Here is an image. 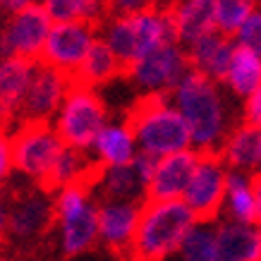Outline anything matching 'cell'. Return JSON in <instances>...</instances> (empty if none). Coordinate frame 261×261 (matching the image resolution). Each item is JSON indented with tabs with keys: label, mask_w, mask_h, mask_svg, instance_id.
Here are the masks:
<instances>
[{
	"label": "cell",
	"mask_w": 261,
	"mask_h": 261,
	"mask_svg": "<svg viewBox=\"0 0 261 261\" xmlns=\"http://www.w3.org/2000/svg\"><path fill=\"white\" fill-rule=\"evenodd\" d=\"M194 223L197 218L185 199H144L129 247L120 261H163L168 254L180 249Z\"/></svg>",
	"instance_id": "6da1fadb"
},
{
	"label": "cell",
	"mask_w": 261,
	"mask_h": 261,
	"mask_svg": "<svg viewBox=\"0 0 261 261\" xmlns=\"http://www.w3.org/2000/svg\"><path fill=\"white\" fill-rule=\"evenodd\" d=\"M170 96L173 91L151 89L129 103L122 118V127L129 132V137L142 144V151H149L153 156L182 151L192 142L187 120L182 118L180 111H173L168 106Z\"/></svg>",
	"instance_id": "7a4b0ae2"
},
{
	"label": "cell",
	"mask_w": 261,
	"mask_h": 261,
	"mask_svg": "<svg viewBox=\"0 0 261 261\" xmlns=\"http://www.w3.org/2000/svg\"><path fill=\"white\" fill-rule=\"evenodd\" d=\"M175 101L192 129V142L199 149H218L223 142V103L216 82L204 72L190 70L175 87Z\"/></svg>",
	"instance_id": "3957f363"
},
{
	"label": "cell",
	"mask_w": 261,
	"mask_h": 261,
	"mask_svg": "<svg viewBox=\"0 0 261 261\" xmlns=\"http://www.w3.org/2000/svg\"><path fill=\"white\" fill-rule=\"evenodd\" d=\"M12 166L39 182L58 163L65 144L50 120H22L10 139Z\"/></svg>",
	"instance_id": "277c9868"
},
{
	"label": "cell",
	"mask_w": 261,
	"mask_h": 261,
	"mask_svg": "<svg viewBox=\"0 0 261 261\" xmlns=\"http://www.w3.org/2000/svg\"><path fill=\"white\" fill-rule=\"evenodd\" d=\"M108 120V108L94 89H67V96L60 108L58 118V135L65 146H77V149H89L96 144L101 129Z\"/></svg>",
	"instance_id": "5b68a950"
},
{
	"label": "cell",
	"mask_w": 261,
	"mask_h": 261,
	"mask_svg": "<svg viewBox=\"0 0 261 261\" xmlns=\"http://www.w3.org/2000/svg\"><path fill=\"white\" fill-rule=\"evenodd\" d=\"M199 153L201 161L185 192V204L192 208L197 223H214L228 194V166L223 163L218 149H199Z\"/></svg>",
	"instance_id": "8992f818"
},
{
	"label": "cell",
	"mask_w": 261,
	"mask_h": 261,
	"mask_svg": "<svg viewBox=\"0 0 261 261\" xmlns=\"http://www.w3.org/2000/svg\"><path fill=\"white\" fill-rule=\"evenodd\" d=\"M48 32H50V15L43 5L32 3L12 12V17L0 27V53L5 58H24L39 63Z\"/></svg>",
	"instance_id": "52a82bcc"
},
{
	"label": "cell",
	"mask_w": 261,
	"mask_h": 261,
	"mask_svg": "<svg viewBox=\"0 0 261 261\" xmlns=\"http://www.w3.org/2000/svg\"><path fill=\"white\" fill-rule=\"evenodd\" d=\"M98 32L101 29L91 22H56V27H50L48 32L39 63L72 74L87 58Z\"/></svg>",
	"instance_id": "ba28073f"
},
{
	"label": "cell",
	"mask_w": 261,
	"mask_h": 261,
	"mask_svg": "<svg viewBox=\"0 0 261 261\" xmlns=\"http://www.w3.org/2000/svg\"><path fill=\"white\" fill-rule=\"evenodd\" d=\"M67 74L60 70H53L48 65L36 63L32 72V80L27 84L24 98L19 103L17 120H50L58 106L67 96Z\"/></svg>",
	"instance_id": "9c48e42d"
},
{
	"label": "cell",
	"mask_w": 261,
	"mask_h": 261,
	"mask_svg": "<svg viewBox=\"0 0 261 261\" xmlns=\"http://www.w3.org/2000/svg\"><path fill=\"white\" fill-rule=\"evenodd\" d=\"M201 153L190 149L175 151V153H166L161 156L153 175L146 182L144 190V199L146 201H161V199H180V194L187 192L192 177L197 173Z\"/></svg>",
	"instance_id": "30bf717a"
},
{
	"label": "cell",
	"mask_w": 261,
	"mask_h": 261,
	"mask_svg": "<svg viewBox=\"0 0 261 261\" xmlns=\"http://www.w3.org/2000/svg\"><path fill=\"white\" fill-rule=\"evenodd\" d=\"M187 56L177 43H168L156 50H151L149 56H144L135 67L132 82L146 89H166L175 91V87L185 80V74L190 72Z\"/></svg>",
	"instance_id": "8fae6325"
},
{
	"label": "cell",
	"mask_w": 261,
	"mask_h": 261,
	"mask_svg": "<svg viewBox=\"0 0 261 261\" xmlns=\"http://www.w3.org/2000/svg\"><path fill=\"white\" fill-rule=\"evenodd\" d=\"M56 225L53 204H48L39 194L29 190H8V230L10 238H36L46 235Z\"/></svg>",
	"instance_id": "7c38bea8"
},
{
	"label": "cell",
	"mask_w": 261,
	"mask_h": 261,
	"mask_svg": "<svg viewBox=\"0 0 261 261\" xmlns=\"http://www.w3.org/2000/svg\"><path fill=\"white\" fill-rule=\"evenodd\" d=\"M142 201H108L98 206V235L115 259H122L129 247Z\"/></svg>",
	"instance_id": "4fadbf2b"
},
{
	"label": "cell",
	"mask_w": 261,
	"mask_h": 261,
	"mask_svg": "<svg viewBox=\"0 0 261 261\" xmlns=\"http://www.w3.org/2000/svg\"><path fill=\"white\" fill-rule=\"evenodd\" d=\"M232 36H225L223 32H211L197 39L194 43H190V48L185 50L187 56V63H190L192 70L204 72L206 77L218 84H225V77H228V67H230V58H232Z\"/></svg>",
	"instance_id": "5bb4252c"
},
{
	"label": "cell",
	"mask_w": 261,
	"mask_h": 261,
	"mask_svg": "<svg viewBox=\"0 0 261 261\" xmlns=\"http://www.w3.org/2000/svg\"><path fill=\"white\" fill-rule=\"evenodd\" d=\"M36 67L34 60L24 58H3L0 63V132H8L17 120L19 103L24 98L27 84Z\"/></svg>",
	"instance_id": "9a60e30c"
},
{
	"label": "cell",
	"mask_w": 261,
	"mask_h": 261,
	"mask_svg": "<svg viewBox=\"0 0 261 261\" xmlns=\"http://www.w3.org/2000/svg\"><path fill=\"white\" fill-rule=\"evenodd\" d=\"M113 80H122V65L113 53V48L108 46V41L96 36L82 65L72 74H67V87L96 89Z\"/></svg>",
	"instance_id": "2e32d148"
},
{
	"label": "cell",
	"mask_w": 261,
	"mask_h": 261,
	"mask_svg": "<svg viewBox=\"0 0 261 261\" xmlns=\"http://www.w3.org/2000/svg\"><path fill=\"white\" fill-rule=\"evenodd\" d=\"M175 22L177 39L187 46L206 34L216 32V0H168L163 5Z\"/></svg>",
	"instance_id": "e0dca14e"
},
{
	"label": "cell",
	"mask_w": 261,
	"mask_h": 261,
	"mask_svg": "<svg viewBox=\"0 0 261 261\" xmlns=\"http://www.w3.org/2000/svg\"><path fill=\"white\" fill-rule=\"evenodd\" d=\"M223 163L235 170H249L259 166L261 156V125H245L240 122L223 137L218 146Z\"/></svg>",
	"instance_id": "ac0fdd59"
},
{
	"label": "cell",
	"mask_w": 261,
	"mask_h": 261,
	"mask_svg": "<svg viewBox=\"0 0 261 261\" xmlns=\"http://www.w3.org/2000/svg\"><path fill=\"white\" fill-rule=\"evenodd\" d=\"M218 261H256L261 259V238L247 223H223L216 230Z\"/></svg>",
	"instance_id": "d6986e66"
},
{
	"label": "cell",
	"mask_w": 261,
	"mask_h": 261,
	"mask_svg": "<svg viewBox=\"0 0 261 261\" xmlns=\"http://www.w3.org/2000/svg\"><path fill=\"white\" fill-rule=\"evenodd\" d=\"M98 235V206L87 204L80 214L63 223V249L65 256H77L96 247Z\"/></svg>",
	"instance_id": "ffe728a7"
},
{
	"label": "cell",
	"mask_w": 261,
	"mask_h": 261,
	"mask_svg": "<svg viewBox=\"0 0 261 261\" xmlns=\"http://www.w3.org/2000/svg\"><path fill=\"white\" fill-rule=\"evenodd\" d=\"M225 84L232 89V94L249 96L261 84V56L245 43H238L232 48L228 77Z\"/></svg>",
	"instance_id": "44dd1931"
},
{
	"label": "cell",
	"mask_w": 261,
	"mask_h": 261,
	"mask_svg": "<svg viewBox=\"0 0 261 261\" xmlns=\"http://www.w3.org/2000/svg\"><path fill=\"white\" fill-rule=\"evenodd\" d=\"M43 8L56 22H91L98 29L111 22L106 0H43Z\"/></svg>",
	"instance_id": "7402d4cb"
},
{
	"label": "cell",
	"mask_w": 261,
	"mask_h": 261,
	"mask_svg": "<svg viewBox=\"0 0 261 261\" xmlns=\"http://www.w3.org/2000/svg\"><path fill=\"white\" fill-rule=\"evenodd\" d=\"M146 180L135 161L127 166H111L103 177V199L106 201H144L139 199V192L144 194Z\"/></svg>",
	"instance_id": "603a6c76"
},
{
	"label": "cell",
	"mask_w": 261,
	"mask_h": 261,
	"mask_svg": "<svg viewBox=\"0 0 261 261\" xmlns=\"http://www.w3.org/2000/svg\"><path fill=\"white\" fill-rule=\"evenodd\" d=\"M132 137L125 127H103L98 139H96V146L101 151V159L108 163V166H127L135 161V153H132Z\"/></svg>",
	"instance_id": "cb8c5ba5"
},
{
	"label": "cell",
	"mask_w": 261,
	"mask_h": 261,
	"mask_svg": "<svg viewBox=\"0 0 261 261\" xmlns=\"http://www.w3.org/2000/svg\"><path fill=\"white\" fill-rule=\"evenodd\" d=\"M254 0H216V27L225 36H238L247 17L254 12Z\"/></svg>",
	"instance_id": "d4e9b609"
},
{
	"label": "cell",
	"mask_w": 261,
	"mask_h": 261,
	"mask_svg": "<svg viewBox=\"0 0 261 261\" xmlns=\"http://www.w3.org/2000/svg\"><path fill=\"white\" fill-rule=\"evenodd\" d=\"M228 197L235 221L247 223V225L256 223V201L249 190V180L240 177V175H228Z\"/></svg>",
	"instance_id": "484cf974"
},
{
	"label": "cell",
	"mask_w": 261,
	"mask_h": 261,
	"mask_svg": "<svg viewBox=\"0 0 261 261\" xmlns=\"http://www.w3.org/2000/svg\"><path fill=\"white\" fill-rule=\"evenodd\" d=\"M182 261H218L216 249V230L192 228V232L182 242Z\"/></svg>",
	"instance_id": "4316f807"
},
{
	"label": "cell",
	"mask_w": 261,
	"mask_h": 261,
	"mask_svg": "<svg viewBox=\"0 0 261 261\" xmlns=\"http://www.w3.org/2000/svg\"><path fill=\"white\" fill-rule=\"evenodd\" d=\"M163 0H106V8L108 15L113 17H122V15H139V12H153L161 10Z\"/></svg>",
	"instance_id": "83f0119b"
},
{
	"label": "cell",
	"mask_w": 261,
	"mask_h": 261,
	"mask_svg": "<svg viewBox=\"0 0 261 261\" xmlns=\"http://www.w3.org/2000/svg\"><path fill=\"white\" fill-rule=\"evenodd\" d=\"M238 36H240V43L249 46L252 50H256L261 56V5L259 10H254L252 15L247 17V22L242 24Z\"/></svg>",
	"instance_id": "f1b7e54d"
},
{
	"label": "cell",
	"mask_w": 261,
	"mask_h": 261,
	"mask_svg": "<svg viewBox=\"0 0 261 261\" xmlns=\"http://www.w3.org/2000/svg\"><path fill=\"white\" fill-rule=\"evenodd\" d=\"M242 122L245 125H261V84L247 96L245 111H242Z\"/></svg>",
	"instance_id": "f546056e"
},
{
	"label": "cell",
	"mask_w": 261,
	"mask_h": 261,
	"mask_svg": "<svg viewBox=\"0 0 261 261\" xmlns=\"http://www.w3.org/2000/svg\"><path fill=\"white\" fill-rule=\"evenodd\" d=\"M12 168V149H10V139L8 132H0V182L10 175Z\"/></svg>",
	"instance_id": "4dcf8cb0"
},
{
	"label": "cell",
	"mask_w": 261,
	"mask_h": 261,
	"mask_svg": "<svg viewBox=\"0 0 261 261\" xmlns=\"http://www.w3.org/2000/svg\"><path fill=\"white\" fill-rule=\"evenodd\" d=\"M10 230H8V192L0 194V249L8 245Z\"/></svg>",
	"instance_id": "1f68e13d"
},
{
	"label": "cell",
	"mask_w": 261,
	"mask_h": 261,
	"mask_svg": "<svg viewBox=\"0 0 261 261\" xmlns=\"http://www.w3.org/2000/svg\"><path fill=\"white\" fill-rule=\"evenodd\" d=\"M249 190H252L254 201H256V223H261V170L259 173H252V177H249Z\"/></svg>",
	"instance_id": "d6a6232c"
},
{
	"label": "cell",
	"mask_w": 261,
	"mask_h": 261,
	"mask_svg": "<svg viewBox=\"0 0 261 261\" xmlns=\"http://www.w3.org/2000/svg\"><path fill=\"white\" fill-rule=\"evenodd\" d=\"M34 0H0V8L8 10V12H17V10L27 8V5H32Z\"/></svg>",
	"instance_id": "836d02e7"
},
{
	"label": "cell",
	"mask_w": 261,
	"mask_h": 261,
	"mask_svg": "<svg viewBox=\"0 0 261 261\" xmlns=\"http://www.w3.org/2000/svg\"><path fill=\"white\" fill-rule=\"evenodd\" d=\"M259 166H261V156H259Z\"/></svg>",
	"instance_id": "e575fe53"
},
{
	"label": "cell",
	"mask_w": 261,
	"mask_h": 261,
	"mask_svg": "<svg viewBox=\"0 0 261 261\" xmlns=\"http://www.w3.org/2000/svg\"><path fill=\"white\" fill-rule=\"evenodd\" d=\"M259 238H261V232H259Z\"/></svg>",
	"instance_id": "d590c367"
},
{
	"label": "cell",
	"mask_w": 261,
	"mask_h": 261,
	"mask_svg": "<svg viewBox=\"0 0 261 261\" xmlns=\"http://www.w3.org/2000/svg\"><path fill=\"white\" fill-rule=\"evenodd\" d=\"M259 5H261V3H259Z\"/></svg>",
	"instance_id": "8d00e7d4"
}]
</instances>
